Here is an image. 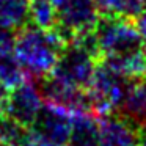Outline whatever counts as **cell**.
Returning a JSON list of instances; mask_svg holds the SVG:
<instances>
[{"instance_id": "cell-7", "label": "cell", "mask_w": 146, "mask_h": 146, "mask_svg": "<svg viewBox=\"0 0 146 146\" xmlns=\"http://www.w3.org/2000/svg\"><path fill=\"white\" fill-rule=\"evenodd\" d=\"M44 101L36 86V82L33 79H27L24 83L10 91L7 115L30 129Z\"/></svg>"}, {"instance_id": "cell-5", "label": "cell", "mask_w": 146, "mask_h": 146, "mask_svg": "<svg viewBox=\"0 0 146 146\" xmlns=\"http://www.w3.org/2000/svg\"><path fill=\"white\" fill-rule=\"evenodd\" d=\"M98 63L99 60H96L91 54H88L83 47L72 41L61 52L50 74L72 86L86 90L91 83Z\"/></svg>"}, {"instance_id": "cell-9", "label": "cell", "mask_w": 146, "mask_h": 146, "mask_svg": "<svg viewBox=\"0 0 146 146\" xmlns=\"http://www.w3.org/2000/svg\"><path fill=\"white\" fill-rule=\"evenodd\" d=\"M71 119L72 113L66 108L44 102L30 130L55 143L66 145L71 132Z\"/></svg>"}, {"instance_id": "cell-6", "label": "cell", "mask_w": 146, "mask_h": 146, "mask_svg": "<svg viewBox=\"0 0 146 146\" xmlns=\"http://www.w3.org/2000/svg\"><path fill=\"white\" fill-rule=\"evenodd\" d=\"M36 86L42 96V101L47 104L66 108L71 113H93L91 99L86 90L77 88L63 80L54 77L52 74L36 79Z\"/></svg>"}, {"instance_id": "cell-16", "label": "cell", "mask_w": 146, "mask_h": 146, "mask_svg": "<svg viewBox=\"0 0 146 146\" xmlns=\"http://www.w3.org/2000/svg\"><path fill=\"white\" fill-rule=\"evenodd\" d=\"M25 146H66V145L55 143V141H52V140H47V138H44V137H41V135H38V133L30 130V135H29V140H27Z\"/></svg>"}, {"instance_id": "cell-13", "label": "cell", "mask_w": 146, "mask_h": 146, "mask_svg": "<svg viewBox=\"0 0 146 146\" xmlns=\"http://www.w3.org/2000/svg\"><path fill=\"white\" fill-rule=\"evenodd\" d=\"M101 14L126 17L135 21L146 10V0H94Z\"/></svg>"}, {"instance_id": "cell-3", "label": "cell", "mask_w": 146, "mask_h": 146, "mask_svg": "<svg viewBox=\"0 0 146 146\" xmlns=\"http://www.w3.org/2000/svg\"><path fill=\"white\" fill-rule=\"evenodd\" d=\"M130 82L133 80H129L101 60L96 64L91 83L86 88L91 99L93 113L101 118L118 111Z\"/></svg>"}, {"instance_id": "cell-14", "label": "cell", "mask_w": 146, "mask_h": 146, "mask_svg": "<svg viewBox=\"0 0 146 146\" xmlns=\"http://www.w3.org/2000/svg\"><path fill=\"white\" fill-rule=\"evenodd\" d=\"M29 19L39 29L52 30L57 25V7L50 0H29Z\"/></svg>"}, {"instance_id": "cell-1", "label": "cell", "mask_w": 146, "mask_h": 146, "mask_svg": "<svg viewBox=\"0 0 146 146\" xmlns=\"http://www.w3.org/2000/svg\"><path fill=\"white\" fill-rule=\"evenodd\" d=\"M66 46L54 29L44 30L29 22L16 30L14 55L30 79L36 80L54 71Z\"/></svg>"}, {"instance_id": "cell-17", "label": "cell", "mask_w": 146, "mask_h": 146, "mask_svg": "<svg viewBox=\"0 0 146 146\" xmlns=\"http://www.w3.org/2000/svg\"><path fill=\"white\" fill-rule=\"evenodd\" d=\"M8 94H10V91H8V90H5L3 86H0V116H2V115H7Z\"/></svg>"}, {"instance_id": "cell-15", "label": "cell", "mask_w": 146, "mask_h": 146, "mask_svg": "<svg viewBox=\"0 0 146 146\" xmlns=\"http://www.w3.org/2000/svg\"><path fill=\"white\" fill-rule=\"evenodd\" d=\"M30 129L8 115L0 116V143L3 146H25Z\"/></svg>"}, {"instance_id": "cell-4", "label": "cell", "mask_w": 146, "mask_h": 146, "mask_svg": "<svg viewBox=\"0 0 146 146\" xmlns=\"http://www.w3.org/2000/svg\"><path fill=\"white\" fill-rule=\"evenodd\" d=\"M99 16V8L94 0H64L57 7V25L54 30L66 44L82 33L94 30Z\"/></svg>"}, {"instance_id": "cell-12", "label": "cell", "mask_w": 146, "mask_h": 146, "mask_svg": "<svg viewBox=\"0 0 146 146\" xmlns=\"http://www.w3.org/2000/svg\"><path fill=\"white\" fill-rule=\"evenodd\" d=\"M27 79H30L29 74L19 63L14 52L0 54V86L11 91Z\"/></svg>"}, {"instance_id": "cell-2", "label": "cell", "mask_w": 146, "mask_h": 146, "mask_svg": "<svg viewBox=\"0 0 146 146\" xmlns=\"http://www.w3.org/2000/svg\"><path fill=\"white\" fill-rule=\"evenodd\" d=\"M94 36L104 58H121L141 50L143 39L135 21L113 14H101L94 27Z\"/></svg>"}, {"instance_id": "cell-18", "label": "cell", "mask_w": 146, "mask_h": 146, "mask_svg": "<svg viewBox=\"0 0 146 146\" xmlns=\"http://www.w3.org/2000/svg\"><path fill=\"white\" fill-rule=\"evenodd\" d=\"M0 146H3V145H2V143H0Z\"/></svg>"}, {"instance_id": "cell-11", "label": "cell", "mask_w": 146, "mask_h": 146, "mask_svg": "<svg viewBox=\"0 0 146 146\" xmlns=\"http://www.w3.org/2000/svg\"><path fill=\"white\" fill-rule=\"evenodd\" d=\"M29 22L27 0H0V29L16 32Z\"/></svg>"}, {"instance_id": "cell-10", "label": "cell", "mask_w": 146, "mask_h": 146, "mask_svg": "<svg viewBox=\"0 0 146 146\" xmlns=\"http://www.w3.org/2000/svg\"><path fill=\"white\" fill-rule=\"evenodd\" d=\"M101 118L94 113H74L68 146H99Z\"/></svg>"}, {"instance_id": "cell-8", "label": "cell", "mask_w": 146, "mask_h": 146, "mask_svg": "<svg viewBox=\"0 0 146 146\" xmlns=\"http://www.w3.org/2000/svg\"><path fill=\"white\" fill-rule=\"evenodd\" d=\"M99 146H143L141 127L119 111L101 116Z\"/></svg>"}]
</instances>
